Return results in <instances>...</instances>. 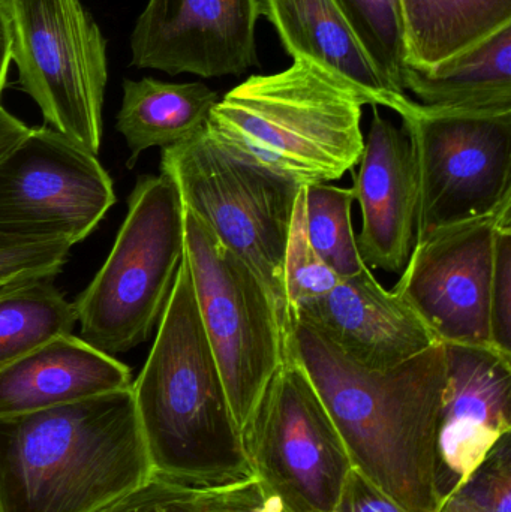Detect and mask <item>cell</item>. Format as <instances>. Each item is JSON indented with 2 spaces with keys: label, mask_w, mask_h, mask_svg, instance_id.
I'll return each instance as SVG.
<instances>
[{
  "label": "cell",
  "mask_w": 511,
  "mask_h": 512,
  "mask_svg": "<svg viewBox=\"0 0 511 512\" xmlns=\"http://www.w3.org/2000/svg\"><path fill=\"white\" fill-rule=\"evenodd\" d=\"M152 477L131 388L0 418L3 512H90Z\"/></svg>",
  "instance_id": "cell-3"
},
{
  "label": "cell",
  "mask_w": 511,
  "mask_h": 512,
  "mask_svg": "<svg viewBox=\"0 0 511 512\" xmlns=\"http://www.w3.org/2000/svg\"><path fill=\"white\" fill-rule=\"evenodd\" d=\"M29 131V126L24 125L0 105V159L5 158Z\"/></svg>",
  "instance_id": "cell-32"
},
{
  "label": "cell",
  "mask_w": 511,
  "mask_h": 512,
  "mask_svg": "<svg viewBox=\"0 0 511 512\" xmlns=\"http://www.w3.org/2000/svg\"><path fill=\"white\" fill-rule=\"evenodd\" d=\"M291 322L308 325L368 369L398 366L438 342L408 301L384 288L369 267L300 306Z\"/></svg>",
  "instance_id": "cell-15"
},
{
  "label": "cell",
  "mask_w": 511,
  "mask_h": 512,
  "mask_svg": "<svg viewBox=\"0 0 511 512\" xmlns=\"http://www.w3.org/2000/svg\"><path fill=\"white\" fill-rule=\"evenodd\" d=\"M491 337L495 349L511 355V212L501 219L495 236Z\"/></svg>",
  "instance_id": "cell-27"
},
{
  "label": "cell",
  "mask_w": 511,
  "mask_h": 512,
  "mask_svg": "<svg viewBox=\"0 0 511 512\" xmlns=\"http://www.w3.org/2000/svg\"><path fill=\"white\" fill-rule=\"evenodd\" d=\"M260 0H149L131 36V63L170 75H240L258 65Z\"/></svg>",
  "instance_id": "cell-13"
},
{
  "label": "cell",
  "mask_w": 511,
  "mask_h": 512,
  "mask_svg": "<svg viewBox=\"0 0 511 512\" xmlns=\"http://www.w3.org/2000/svg\"><path fill=\"white\" fill-rule=\"evenodd\" d=\"M261 15L278 32L293 60H308L356 90L366 105L411 116V101L375 65L336 0H260Z\"/></svg>",
  "instance_id": "cell-17"
},
{
  "label": "cell",
  "mask_w": 511,
  "mask_h": 512,
  "mask_svg": "<svg viewBox=\"0 0 511 512\" xmlns=\"http://www.w3.org/2000/svg\"><path fill=\"white\" fill-rule=\"evenodd\" d=\"M132 382L122 361L66 334L0 370V418L126 390Z\"/></svg>",
  "instance_id": "cell-18"
},
{
  "label": "cell",
  "mask_w": 511,
  "mask_h": 512,
  "mask_svg": "<svg viewBox=\"0 0 511 512\" xmlns=\"http://www.w3.org/2000/svg\"><path fill=\"white\" fill-rule=\"evenodd\" d=\"M255 477L293 512H332L354 468L338 427L299 361L281 369L242 430Z\"/></svg>",
  "instance_id": "cell-10"
},
{
  "label": "cell",
  "mask_w": 511,
  "mask_h": 512,
  "mask_svg": "<svg viewBox=\"0 0 511 512\" xmlns=\"http://www.w3.org/2000/svg\"><path fill=\"white\" fill-rule=\"evenodd\" d=\"M0 512H3L2 502H0Z\"/></svg>",
  "instance_id": "cell-35"
},
{
  "label": "cell",
  "mask_w": 511,
  "mask_h": 512,
  "mask_svg": "<svg viewBox=\"0 0 511 512\" xmlns=\"http://www.w3.org/2000/svg\"><path fill=\"white\" fill-rule=\"evenodd\" d=\"M218 101V93L203 83L123 81L116 128L128 144V167L146 150L165 149L203 131Z\"/></svg>",
  "instance_id": "cell-20"
},
{
  "label": "cell",
  "mask_w": 511,
  "mask_h": 512,
  "mask_svg": "<svg viewBox=\"0 0 511 512\" xmlns=\"http://www.w3.org/2000/svg\"><path fill=\"white\" fill-rule=\"evenodd\" d=\"M332 512H408L378 489L356 468L348 474L338 505Z\"/></svg>",
  "instance_id": "cell-31"
},
{
  "label": "cell",
  "mask_w": 511,
  "mask_h": 512,
  "mask_svg": "<svg viewBox=\"0 0 511 512\" xmlns=\"http://www.w3.org/2000/svg\"><path fill=\"white\" fill-rule=\"evenodd\" d=\"M11 62V20H9L8 0H0V98L6 86Z\"/></svg>",
  "instance_id": "cell-34"
},
{
  "label": "cell",
  "mask_w": 511,
  "mask_h": 512,
  "mask_svg": "<svg viewBox=\"0 0 511 512\" xmlns=\"http://www.w3.org/2000/svg\"><path fill=\"white\" fill-rule=\"evenodd\" d=\"M509 212L511 201L482 218L434 231L414 245L393 291L419 313L438 342L494 348L495 236Z\"/></svg>",
  "instance_id": "cell-12"
},
{
  "label": "cell",
  "mask_w": 511,
  "mask_h": 512,
  "mask_svg": "<svg viewBox=\"0 0 511 512\" xmlns=\"http://www.w3.org/2000/svg\"><path fill=\"white\" fill-rule=\"evenodd\" d=\"M401 84L431 110H511V26L434 68L404 65Z\"/></svg>",
  "instance_id": "cell-19"
},
{
  "label": "cell",
  "mask_w": 511,
  "mask_h": 512,
  "mask_svg": "<svg viewBox=\"0 0 511 512\" xmlns=\"http://www.w3.org/2000/svg\"><path fill=\"white\" fill-rule=\"evenodd\" d=\"M356 201L351 188L317 183L305 186V218L309 242L324 264L341 279L356 276L368 265L357 248L351 224Z\"/></svg>",
  "instance_id": "cell-23"
},
{
  "label": "cell",
  "mask_w": 511,
  "mask_h": 512,
  "mask_svg": "<svg viewBox=\"0 0 511 512\" xmlns=\"http://www.w3.org/2000/svg\"><path fill=\"white\" fill-rule=\"evenodd\" d=\"M341 277L330 270L309 242L305 218V188L297 192L284 255V298L288 322L300 306L323 297Z\"/></svg>",
  "instance_id": "cell-25"
},
{
  "label": "cell",
  "mask_w": 511,
  "mask_h": 512,
  "mask_svg": "<svg viewBox=\"0 0 511 512\" xmlns=\"http://www.w3.org/2000/svg\"><path fill=\"white\" fill-rule=\"evenodd\" d=\"M77 324L69 303L53 280H39L0 294V370L45 343L72 334Z\"/></svg>",
  "instance_id": "cell-22"
},
{
  "label": "cell",
  "mask_w": 511,
  "mask_h": 512,
  "mask_svg": "<svg viewBox=\"0 0 511 512\" xmlns=\"http://www.w3.org/2000/svg\"><path fill=\"white\" fill-rule=\"evenodd\" d=\"M131 390L153 477L197 492L255 477L204 331L185 256Z\"/></svg>",
  "instance_id": "cell-2"
},
{
  "label": "cell",
  "mask_w": 511,
  "mask_h": 512,
  "mask_svg": "<svg viewBox=\"0 0 511 512\" xmlns=\"http://www.w3.org/2000/svg\"><path fill=\"white\" fill-rule=\"evenodd\" d=\"M380 71L402 89L404 32L399 0H336ZM405 92V90H404Z\"/></svg>",
  "instance_id": "cell-24"
},
{
  "label": "cell",
  "mask_w": 511,
  "mask_h": 512,
  "mask_svg": "<svg viewBox=\"0 0 511 512\" xmlns=\"http://www.w3.org/2000/svg\"><path fill=\"white\" fill-rule=\"evenodd\" d=\"M287 348L323 400L354 468L405 511H437L446 345L434 343L389 369H368L308 325L291 322Z\"/></svg>",
  "instance_id": "cell-1"
},
{
  "label": "cell",
  "mask_w": 511,
  "mask_h": 512,
  "mask_svg": "<svg viewBox=\"0 0 511 512\" xmlns=\"http://www.w3.org/2000/svg\"><path fill=\"white\" fill-rule=\"evenodd\" d=\"M417 182L416 242L511 201V110L438 111L402 119Z\"/></svg>",
  "instance_id": "cell-9"
},
{
  "label": "cell",
  "mask_w": 511,
  "mask_h": 512,
  "mask_svg": "<svg viewBox=\"0 0 511 512\" xmlns=\"http://www.w3.org/2000/svg\"><path fill=\"white\" fill-rule=\"evenodd\" d=\"M204 493L152 477L90 512H198Z\"/></svg>",
  "instance_id": "cell-28"
},
{
  "label": "cell",
  "mask_w": 511,
  "mask_h": 512,
  "mask_svg": "<svg viewBox=\"0 0 511 512\" xmlns=\"http://www.w3.org/2000/svg\"><path fill=\"white\" fill-rule=\"evenodd\" d=\"M405 65L431 69L511 26V0H399Z\"/></svg>",
  "instance_id": "cell-21"
},
{
  "label": "cell",
  "mask_w": 511,
  "mask_h": 512,
  "mask_svg": "<svg viewBox=\"0 0 511 512\" xmlns=\"http://www.w3.org/2000/svg\"><path fill=\"white\" fill-rule=\"evenodd\" d=\"M372 110L371 128L351 188L362 212L357 248L368 267L401 274L416 245L413 152L404 128L384 119L378 107Z\"/></svg>",
  "instance_id": "cell-16"
},
{
  "label": "cell",
  "mask_w": 511,
  "mask_h": 512,
  "mask_svg": "<svg viewBox=\"0 0 511 512\" xmlns=\"http://www.w3.org/2000/svg\"><path fill=\"white\" fill-rule=\"evenodd\" d=\"M185 258L240 435L287 355L288 324L251 267L185 209Z\"/></svg>",
  "instance_id": "cell-6"
},
{
  "label": "cell",
  "mask_w": 511,
  "mask_h": 512,
  "mask_svg": "<svg viewBox=\"0 0 511 512\" xmlns=\"http://www.w3.org/2000/svg\"><path fill=\"white\" fill-rule=\"evenodd\" d=\"M435 512H486V510L470 484L467 483L461 489L450 492Z\"/></svg>",
  "instance_id": "cell-33"
},
{
  "label": "cell",
  "mask_w": 511,
  "mask_h": 512,
  "mask_svg": "<svg viewBox=\"0 0 511 512\" xmlns=\"http://www.w3.org/2000/svg\"><path fill=\"white\" fill-rule=\"evenodd\" d=\"M198 512H293L258 477L204 493Z\"/></svg>",
  "instance_id": "cell-29"
},
{
  "label": "cell",
  "mask_w": 511,
  "mask_h": 512,
  "mask_svg": "<svg viewBox=\"0 0 511 512\" xmlns=\"http://www.w3.org/2000/svg\"><path fill=\"white\" fill-rule=\"evenodd\" d=\"M71 249L65 242L0 237V294L39 280H53L65 267Z\"/></svg>",
  "instance_id": "cell-26"
},
{
  "label": "cell",
  "mask_w": 511,
  "mask_h": 512,
  "mask_svg": "<svg viewBox=\"0 0 511 512\" xmlns=\"http://www.w3.org/2000/svg\"><path fill=\"white\" fill-rule=\"evenodd\" d=\"M185 256V207L165 174L138 177L104 265L74 307L80 337L105 354L149 340Z\"/></svg>",
  "instance_id": "cell-5"
},
{
  "label": "cell",
  "mask_w": 511,
  "mask_h": 512,
  "mask_svg": "<svg viewBox=\"0 0 511 512\" xmlns=\"http://www.w3.org/2000/svg\"><path fill=\"white\" fill-rule=\"evenodd\" d=\"M116 203L98 156L48 126L0 159V237L83 242Z\"/></svg>",
  "instance_id": "cell-11"
},
{
  "label": "cell",
  "mask_w": 511,
  "mask_h": 512,
  "mask_svg": "<svg viewBox=\"0 0 511 512\" xmlns=\"http://www.w3.org/2000/svg\"><path fill=\"white\" fill-rule=\"evenodd\" d=\"M365 105L326 69L293 60L285 71L252 75L230 90L204 129L234 158L305 188L342 179L359 164Z\"/></svg>",
  "instance_id": "cell-4"
},
{
  "label": "cell",
  "mask_w": 511,
  "mask_h": 512,
  "mask_svg": "<svg viewBox=\"0 0 511 512\" xmlns=\"http://www.w3.org/2000/svg\"><path fill=\"white\" fill-rule=\"evenodd\" d=\"M18 84L48 128L98 156L107 41L80 0H8Z\"/></svg>",
  "instance_id": "cell-8"
},
{
  "label": "cell",
  "mask_w": 511,
  "mask_h": 512,
  "mask_svg": "<svg viewBox=\"0 0 511 512\" xmlns=\"http://www.w3.org/2000/svg\"><path fill=\"white\" fill-rule=\"evenodd\" d=\"M446 351L438 430L443 499L471 480L511 430V355L491 346L446 345Z\"/></svg>",
  "instance_id": "cell-14"
},
{
  "label": "cell",
  "mask_w": 511,
  "mask_h": 512,
  "mask_svg": "<svg viewBox=\"0 0 511 512\" xmlns=\"http://www.w3.org/2000/svg\"><path fill=\"white\" fill-rule=\"evenodd\" d=\"M161 173L183 207L260 277L290 327L282 277L299 186L234 158L206 129L162 149Z\"/></svg>",
  "instance_id": "cell-7"
},
{
  "label": "cell",
  "mask_w": 511,
  "mask_h": 512,
  "mask_svg": "<svg viewBox=\"0 0 511 512\" xmlns=\"http://www.w3.org/2000/svg\"><path fill=\"white\" fill-rule=\"evenodd\" d=\"M468 484L486 512H511L510 436L491 451Z\"/></svg>",
  "instance_id": "cell-30"
}]
</instances>
